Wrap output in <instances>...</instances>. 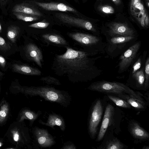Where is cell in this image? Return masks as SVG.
<instances>
[{"label": "cell", "mask_w": 149, "mask_h": 149, "mask_svg": "<svg viewBox=\"0 0 149 149\" xmlns=\"http://www.w3.org/2000/svg\"><path fill=\"white\" fill-rule=\"evenodd\" d=\"M65 47L64 53L56 54L54 58L52 69L55 74L74 83L91 81L101 74L102 70L96 64L100 56Z\"/></svg>", "instance_id": "1"}, {"label": "cell", "mask_w": 149, "mask_h": 149, "mask_svg": "<svg viewBox=\"0 0 149 149\" xmlns=\"http://www.w3.org/2000/svg\"><path fill=\"white\" fill-rule=\"evenodd\" d=\"M19 92L30 96H39L46 100L56 102L67 107L70 104L71 97L66 92L48 86H15Z\"/></svg>", "instance_id": "2"}, {"label": "cell", "mask_w": 149, "mask_h": 149, "mask_svg": "<svg viewBox=\"0 0 149 149\" xmlns=\"http://www.w3.org/2000/svg\"><path fill=\"white\" fill-rule=\"evenodd\" d=\"M68 35L81 45L84 51L96 55L105 53L106 42L99 36L79 32L70 33Z\"/></svg>", "instance_id": "3"}, {"label": "cell", "mask_w": 149, "mask_h": 149, "mask_svg": "<svg viewBox=\"0 0 149 149\" xmlns=\"http://www.w3.org/2000/svg\"><path fill=\"white\" fill-rule=\"evenodd\" d=\"M137 38V36L106 37L104 53L111 58H115L136 42Z\"/></svg>", "instance_id": "4"}, {"label": "cell", "mask_w": 149, "mask_h": 149, "mask_svg": "<svg viewBox=\"0 0 149 149\" xmlns=\"http://www.w3.org/2000/svg\"><path fill=\"white\" fill-rule=\"evenodd\" d=\"M88 89L92 91L118 95L127 94L137 95L140 93L135 92L124 84L116 81H99L92 83Z\"/></svg>", "instance_id": "5"}, {"label": "cell", "mask_w": 149, "mask_h": 149, "mask_svg": "<svg viewBox=\"0 0 149 149\" xmlns=\"http://www.w3.org/2000/svg\"><path fill=\"white\" fill-rule=\"evenodd\" d=\"M5 135L10 142L19 147H23L30 142L28 128L22 122L12 123Z\"/></svg>", "instance_id": "6"}, {"label": "cell", "mask_w": 149, "mask_h": 149, "mask_svg": "<svg viewBox=\"0 0 149 149\" xmlns=\"http://www.w3.org/2000/svg\"><path fill=\"white\" fill-rule=\"evenodd\" d=\"M103 107L100 99L95 101L92 105L89 116L88 130L90 137L94 139L97 134L100 123L103 113Z\"/></svg>", "instance_id": "7"}, {"label": "cell", "mask_w": 149, "mask_h": 149, "mask_svg": "<svg viewBox=\"0 0 149 149\" xmlns=\"http://www.w3.org/2000/svg\"><path fill=\"white\" fill-rule=\"evenodd\" d=\"M141 44V41H136L121 54L117 66L118 74L126 71L133 63L138 54Z\"/></svg>", "instance_id": "8"}, {"label": "cell", "mask_w": 149, "mask_h": 149, "mask_svg": "<svg viewBox=\"0 0 149 149\" xmlns=\"http://www.w3.org/2000/svg\"><path fill=\"white\" fill-rule=\"evenodd\" d=\"M56 17L63 22L75 26L91 31L98 36L97 30L94 25L88 21L77 18L65 14L58 13Z\"/></svg>", "instance_id": "9"}, {"label": "cell", "mask_w": 149, "mask_h": 149, "mask_svg": "<svg viewBox=\"0 0 149 149\" xmlns=\"http://www.w3.org/2000/svg\"><path fill=\"white\" fill-rule=\"evenodd\" d=\"M106 37L137 36L135 31L125 23L114 22L108 26Z\"/></svg>", "instance_id": "10"}, {"label": "cell", "mask_w": 149, "mask_h": 149, "mask_svg": "<svg viewBox=\"0 0 149 149\" xmlns=\"http://www.w3.org/2000/svg\"><path fill=\"white\" fill-rule=\"evenodd\" d=\"M33 133L36 141L42 147H49L55 143L54 138L46 130L36 127Z\"/></svg>", "instance_id": "11"}, {"label": "cell", "mask_w": 149, "mask_h": 149, "mask_svg": "<svg viewBox=\"0 0 149 149\" xmlns=\"http://www.w3.org/2000/svg\"><path fill=\"white\" fill-rule=\"evenodd\" d=\"M114 111V107L112 105L109 104L107 106L96 139L97 141H100L103 138L111 122L113 119Z\"/></svg>", "instance_id": "12"}, {"label": "cell", "mask_w": 149, "mask_h": 149, "mask_svg": "<svg viewBox=\"0 0 149 149\" xmlns=\"http://www.w3.org/2000/svg\"><path fill=\"white\" fill-rule=\"evenodd\" d=\"M25 50L28 58L35 63L40 67L42 68L43 56L38 47L35 44L30 43L26 46Z\"/></svg>", "instance_id": "13"}, {"label": "cell", "mask_w": 149, "mask_h": 149, "mask_svg": "<svg viewBox=\"0 0 149 149\" xmlns=\"http://www.w3.org/2000/svg\"><path fill=\"white\" fill-rule=\"evenodd\" d=\"M140 94L137 95H133L124 94L118 96L127 101L131 107L136 109L142 111L146 108L147 104L141 97Z\"/></svg>", "instance_id": "14"}, {"label": "cell", "mask_w": 149, "mask_h": 149, "mask_svg": "<svg viewBox=\"0 0 149 149\" xmlns=\"http://www.w3.org/2000/svg\"><path fill=\"white\" fill-rule=\"evenodd\" d=\"M129 127L130 134L135 139L142 141L148 139V133L137 122L134 121H131L129 124Z\"/></svg>", "instance_id": "15"}, {"label": "cell", "mask_w": 149, "mask_h": 149, "mask_svg": "<svg viewBox=\"0 0 149 149\" xmlns=\"http://www.w3.org/2000/svg\"><path fill=\"white\" fill-rule=\"evenodd\" d=\"M35 3L38 6L46 10L70 11L77 13V10L74 8L62 3L38 2H36Z\"/></svg>", "instance_id": "16"}, {"label": "cell", "mask_w": 149, "mask_h": 149, "mask_svg": "<svg viewBox=\"0 0 149 149\" xmlns=\"http://www.w3.org/2000/svg\"><path fill=\"white\" fill-rule=\"evenodd\" d=\"M41 124L53 128L54 126H58L62 131L65 129V124L63 119L59 115L55 113L50 114L45 123L39 121Z\"/></svg>", "instance_id": "17"}, {"label": "cell", "mask_w": 149, "mask_h": 149, "mask_svg": "<svg viewBox=\"0 0 149 149\" xmlns=\"http://www.w3.org/2000/svg\"><path fill=\"white\" fill-rule=\"evenodd\" d=\"M13 12H21L35 16L40 17L42 13L34 7L24 3L16 4L13 7Z\"/></svg>", "instance_id": "18"}, {"label": "cell", "mask_w": 149, "mask_h": 149, "mask_svg": "<svg viewBox=\"0 0 149 149\" xmlns=\"http://www.w3.org/2000/svg\"><path fill=\"white\" fill-rule=\"evenodd\" d=\"M12 67L14 72L20 74L37 76H40L42 74L39 69L27 65L15 64H13Z\"/></svg>", "instance_id": "19"}, {"label": "cell", "mask_w": 149, "mask_h": 149, "mask_svg": "<svg viewBox=\"0 0 149 149\" xmlns=\"http://www.w3.org/2000/svg\"><path fill=\"white\" fill-rule=\"evenodd\" d=\"M42 38L46 42L58 45L65 46L67 45L66 40L61 36L55 34H45Z\"/></svg>", "instance_id": "20"}, {"label": "cell", "mask_w": 149, "mask_h": 149, "mask_svg": "<svg viewBox=\"0 0 149 149\" xmlns=\"http://www.w3.org/2000/svg\"><path fill=\"white\" fill-rule=\"evenodd\" d=\"M40 114L29 109H24L22 110L19 112L17 121L22 122L24 120H28L31 123H33L38 118Z\"/></svg>", "instance_id": "21"}, {"label": "cell", "mask_w": 149, "mask_h": 149, "mask_svg": "<svg viewBox=\"0 0 149 149\" xmlns=\"http://www.w3.org/2000/svg\"><path fill=\"white\" fill-rule=\"evenodd\" d=\"M126 146L121 142L117 138H115L107 141L100 149H123Z\"/></svg>", "instance_id": "22"}, {"label": "cell", "mask_w": 149, "mask_h": 149, "mask_svg": "<svg viewBox=\"0 0 149 149\" xmlns=\"http://www.w3.org/2000/svg\"><path fill=\"white\" fill-rule=\"evenodd\" d=\"M9 110L8 103L5 100H3L0 105V125L4 123L7 120Z\"/></svg>", "instance_id": "23"}, {"label": "cell", "mask_w": 149, "mask_h": 149, "mask_svg": "<svg viewBox=\"0 0 149 149\" xmlns=\"http://www.w3.org/2000/svg\"><path fill=\"white\" fill-rule=\"evenodd\" d=\"M130 76L133 79L135 80L137 87H141L144 86L145 81L144 67L140 68Z\"/></svg>", "instance_id": "24"}, {"label": "cell", "mask_w": 149, "mask_h": 149, "mask_svg": "<svg viewBox=\"0 0 149 149\" xmlns=\"http://www.w3.org/2000/svg\"><path fill=\"white\" fill-rule=\"evenodd\" d=\"M20 31L19 28L17 26L12 25L9 26L7 32V38L12 42H15Z\"/></svg>", "instance_id": "25"}, {"label": "cell", "mask_w": 149, "mask_h": 149, "mask_svg": "<svg viewBox=\"0 0 149 149\" xmlns=\"http://www.w3.org/2000/svg\"><path fill=\"white\" fill-rule=\"evenodd\" d=\"M107 95L109 98L117 106L125 108H131L130 104L123 99L113 95L108 94Z\"/></svg>", "instance_id": "26"}, {"label": "cell", "mask_w": 149, "mask_h": 149, "mask_svg": "<svg viewBox=\"0 0 149 149\" xmlns=\"http://www.w3.org/2000/svg\"><path fill=\"white\" fill-rule=\"evenodd\" d=\"M13 14L17 18L25 22H31L37 20L38 18L36 16L31 15L21 12H14Z\"/></svg>", "instance_id": "27"}, {"label": "cell", "mask_w": 149, "mask_h": 149, "mask_svg": "<svg viewBox=\"0 0 149 149\" xmlns=\"http://www.w3.org/2000/svg\"><path fill=\"white\" fill-rule=\"evenodd\" d=\"M144 74L145 81L144 86L146 89H147L149 86V57L147 58L144 67Z\"/></svg>", "instance_id": "28"}, {"label": "cell", "mask_w": 149, "mask_h": 149, "mask_svg": "<svg viewBox=\"0 0 149 149\" xmlns=\"http://www.w3.org/2000/svg\"><path fill=\"white\" fill-rule=\"evenodd\" d=\"M40 80L48 84H53L56 85H60L61 84L58 79L50 76L42 77L40 79Z\"/></svg>", "instance_id": "29"}, {"label": "cell", "mask_w": 149, "mask_h": 149, "mask_svg": "<svg viewBox=\"0 0 149 149\" xmlns=\"http://www.w3.org/2000/svg\"><path fill=\"white\" fill-rule=\"evenodd\" d=\"M98 10L101 12L107 14L113 13L114 9L111 6L108 5H101L98 7Z\"/></svg>", "instance_id": "30"}, {"label": "cell", "mask_w": 149, "mask_h": 149, "mask_svg": "<svg viewBox=\"0 0 149 149\" xmlns=\"http://www.w3.org/2000/svg\"><path fill=\"white\" fill-rule=\"evenodd\" d=\"M142 59L141 57H139L133 65L130 74V75L133 74L141 68V66Z\"/></svg>", "instance_id": "31"}, {"label": "cell", "mask_w": 149, "mask_h": 149, "mask_svg": "<svg viewBox=\"0 0 149 149\" xmlns=\"http://www.w3.org/2000/svg\"><path fill=\"white\" fill-rule=\"evenodd\" d=\"M49 24V23L48 22H40L31 24L29 26L35 28L43 29L47 28Z\"/></svg>", "instance_id": "32"}, {"label": "cell", "mask_w": 149, "mask_h": 149, "mask_svg": "<svg viewBox=\"0 0 149 149\" xmlns=\"http://www.w3.org/2000/svg\"><path fill=\"white\" fill-rule=\"evenodd\" d=\"M0 47L3 49H6L9 48V46L4 39L0 36Z\"/></svg>", "instance_id": "33"}, {"label": "cell", "mask_w": 149, "mask_h": 149, "mask_svg": "<svg viewBox=\"0 0 149 149\" xmlns=\"http://www.w3.org/2000/svg\"><path fill=\"white\" fill-rule=\"evenodd\" d=\"M6 61L5 58L0 55V65L3 68L5 67L6 64Z\"/></svg>", "instance_id": "34"}, {"label": "cell", "mask_w": 149, "mask_h": 149, "mask_svg": "<svg viewBox=\"0 0 149 149\" xmlns=\"http://www.w3.org/2000/svg\"><path fill=\"white\" fill-rule=\"evenodd\" d=\"M76 148L73 144H65L63 147L62 149H75Z\"/></svg>", "instance_id": "35"}, {"label": "cell", "mask_w": 149, "mask_h": 149, "mask_svg": "<svg viewBox=\"0 0 149 149\" xmlns=\"http://www.w3.org/2000/svg\"><path fill=\"white\" fill-rule=\"evenodd\" d=\"M141 0H131L130 3V9L136 3L140 2Z\"/></svg>", "instance_id": "36"}, {"label": "cell", "mask_w": 149, "mask_h": 149, "mask_svg": "<svg viewBox=\"0 0 149 149\" xmlns=\"http://www.w3.org/2000/svg\"><path fill=\"white\" fill-rule=\"evenodd\" d=\"M145 27H147L149 26V17L147 15L145 17L144 20Z\"/></svg>", "instance_id": "37"}, {"label": "cell", "mask_w": 149, "mask_h": 149, "mask_svg": "<svg viewBox=\"0 0 149 149\" xmlns=\"http://www.w3.org/2000/svg\"><path fill=\"white\" fill-rule=\"evenodd\" d=\"M9 0H0V5L4 6L6 5Z\"/></svg>", "instance_id": "38"}, {"label": "cell", "mask_w": 149, "mask_h": 149, "mask_svg": "<svg viewBox=\"0 0 149 149\" xmlns=\"http://www.w3.org/2000/svg\"><path fill=\"white\" fill-rule=\"evenodd\" d=\"M116 5L119 4L121 3L120 0H111Z\"/></svg>", "instance_id": "39"}, {"label": "cell", "mask_w": 149, "mask_h": 149, "mask_svg": "<svg viewBox=\"0 0 149 149\" xmlns=\"http://www.w3.org/2000/svg\"><path fill=\"white\" fill-rule=\"evenodd\" d=\"M142 149H149V147L148 146H143V148H142Z\"/></svg>", "instance_id": "40"}, {"label": "cell", "mask_w": 149, "mask_h": 149, "mask_svg": "<svg viewBox=\"0 0 149 149\" xmlns=\"http://www.w3.org/2000/svg\"><path fill=\"white\" fill-rule=\"evenodd\" d=\"M3 145V142L0 139V148Z\"/></svg>", "instance_id": "41"}, {"label": "cell", "mask_w": 149, "mask_h": 149, "mask_svg": "<svg viewBox=\"0 0 149 149\" xmlns=\"http://www.w3.org/2000/svg\"><path fill=\"white\" fill-rule=\"evenodd\" d=\"M2 30V28L1 25L0 23V33H1Z\"/></svg>", "instance_id": "42"}, {"label": "cell", "mask_w": 149, "mask_h": 149, "mask_svg": "<svg viewBox=\"0 0 149 149\" xmlns=\"http://www.w3.org/2000/svg\"><path fill=\"white\" fill-rule=\"evenodd\" d=\"M1 74H2L1 73H0V77L1 75Z\"/></svg>", "instance_id": "43"}, {"label": "cell", "mask_w": 149, "mask_h": 149, "mask_svg": "<svg viewBox=\"0 0 149 149\" xmlns=\"http://www.w3.org/2000/svg\"><path fill=\"white\" fill-rule=\"evenodd\" d=\"M147 0L148 1H149V0Z\"/></svg>", "instance_id": "44"}]
</instances>
